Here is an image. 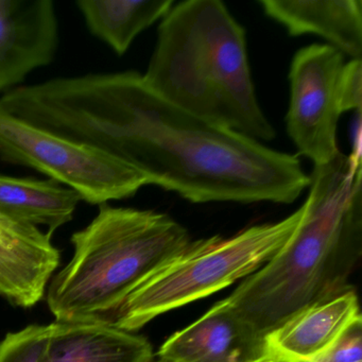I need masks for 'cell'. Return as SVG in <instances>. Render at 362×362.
I'll list each match as a JSON object with an SVG mask.
<instances>
[{"label":"cell","instance_id":"6da1fadb","mask_svg":"<svg viewBox=\"0 0 362 362\" xmlns=\"http://www.w3.org/2000/svg\"><path fill=\"white\" fill-rule=\"evenodd\" d=\"M13 113L132 167L192 203L291 204L309 185L298 156L216 126L158 96L137 71L24 86Z\"/></svg>","mask_w":362,"mask_h":362},{"label":"cell","instance_id":"7a4b0ae2","mask_svg":"<svg viewBox=\"0 0 362 362\" xmlns=\"http://www.w3.org/2000/svg\"><path fill=\"white\" fill-rule=\"evenodd\" d=\"M360 139V137H358ZM313 166L296 230L226 298L254 332L266 336L309 305L346 291L362 256L361 148Z\"/></svg>","mask_w":362,"mask_h":362},{"label":"cell","instance_id":"3957f363","mask_svg":"<svg viewBox=\"0 0 362 362\" xmlns=\"http://www.w3.org/2000/svg\"><path fill=\"white\" fill-rule=\"evenodd\" d=\"M143 79L158 96L205 122L260 143L274 139L256 97L245 28L220 0L173 6Z\"/></svg>","mask_w":362,"mask_h":362},{"label":"cell","instance_id":"277c9868","mask_svg":"<svg viewBox=\"0 0 362 362\" xmlns=\"http://www.w3.org/2000/svg\"><path fill=\"white\" fill-rule=\"evenodd\" d=\"M71 241L73 258L46 291L50 313L59 322L112 324L127 298L179 255L190 237L166 214L105 203Z\"/></svg>","mask_w":362,"mask_h":362},{"label":"cell","instance_id":"5b68a950","mask_svg":"<svg viewBox=\"0 0 362 362\" xmlns=\"http://www.w3.org/2000/svg\"><path fill=\"white\" fill-rule=\"evenodd\" d=\"M300 209L281 221L259 224L228 238L189 245L124 300L112 325L134 332L168 313L245 279L264 266L291 236Z\"/></svg>","mask_w":362,"mask_h":362},{"label":"cell","instance_id":"8992f818","mask_svg":"<svg viewBox=\"0 0 362 362\" xmlns=\"http://www.w3.org/2000/svg\"><path fill=\"white\" fill-rule=\"evenodd\" d=\"M0 160L29 167L101 205L134 196L147 180L132 167L8 112L0 103Z\"/></svg>","mask_w":362,"mask_h":362},{"label":"cell","instance_id":"52a82bcc","mask_svg":"<svg viewBox=\"0 0 362 362\" xmlns=\"http://www.w3.org/2000/svg\"><path fill=\"white\" fill-rule=\"evenodd\" d=\"M345 74L344 56L329 45L302 48L290 65L286 130L300 154L315 166L327 164L341 152L339 119L349 112Z\"/></svg>","mask_w":362,"mask_h":362},{"label":"cell","instance_id":"ba28073f","mask_svg":"<svg viewBox=\"0 0 362 362\" xmlns=\"http://www.w3.org/2000/svg\"><path fill=\"white\" fill-rule=\"evenodd\" d=\"M59 44L52 0H0V92L54 61Z\"/></svg>","mask_w":362,"mask_h":362},{"label":"cell","instance_id":"9c48e42d","mask_svg":"<svg viewBox=\"0 0 362 362\" xmlns=\"http://www.w3.org/2000/svg\"><path fill=\"white\" fill-rule=\"evenodd\" d=\"M167 362H264V338L236 315L226 298L173 334L158 353Z\"/></svg>","mask_w":362,"mask_h":362},{"label":"cell","instance_id":"30bf717a","mask_svg":"<svg viewBox=\"0 0 362 362\" xmlns=\"http://www.w3.org/2000/svg\"><path fill=\"white\" fill-rule=\"evenodd\" d=\"M60 258L50 233L0 215V296L10 304L41 302Z\"/></svg>","mask_w":362,"mask_h":362},{"label":"cell","instance_id":"8fae6325","mask_svg":"<svg viewBox=\"0 0 362 362\" xmlns=\"http://www.w3.org/2000/svg\"><path fill=\"white\" fill-rule=\"evenodd\" d=\"M359 319V300L353 287L334 298L309 305L264 336L267 359L315 361Z\"/></svg>","mask_w":362,"mask_h":362},{"label":"cell","instance_id":"7c38bea8","mask_svg":"<svg viewBox=\"0 0 362 362\" xmlns=\"http://www.w3.org/2000/svg\"><path fill=\"white\" fill-rule=\"evenodd\" d=\"M259 5L292 37L317 35L343 56L361 60L360 0H260Z\"/></svg>","mask_w":362,"mask_h":362},{"label":"cell","instance_id":"4fadbf2b","mask_svg":"<svg viewBox=\"0 0 362 362\" xmlns=\"http://www.w3.org/2000/svg\"><path fill=\"white\" fill-rule=\"evenodd\" d=\"M52 332L41 362H150L151 343L112 324L59 322Z\"/></svg>","mask_w":362,"mask_h":362},{"label":"cell","instance_id":"5bb4252c","mask_svg":"<svg viewBox=\"0 0 362 362\" xmlns=\"http://www.w3.org/2000/svg\"><path fill=\"white\" fill-rule=\"evenodd\" d=\"M81 201L77 192L52 180L0 175V215L45 226L50 234L73 220Z\"/></svg>","mask_w":362,"mask_h":362},{"label":"cell","instance_id":"9a60e30c","mask_svg":"<svg viewBox=\"0 0 362 362\" xmlns=\"http://www.w3.org/2000/svg\"><path fill=\"white\" fill-rule=\"evenodd\" d=\"M173 0H78L90 33L118 56L128 52L139 33L163 20Z\"/></svg>","mask_w":362,"mask_h":362},{"label":"cell","instance_id":"2e32d148","mask_svg":"<svg viewBox=\"0 0 362 362\" xmlns=\"http://www.w3.org/2000/svg\"><path fill=\"white\" fill-rule=\"evenodd\" d=\"M50 332V324H33L9 332L0 342V362H41Z\"/></svg>","mask_w":362,"mask_h":362},{"label":"cell","instance_id":"e0dca14e","mask_svg":"<svg viewBox=\"0 0 362 362\" xmlns=\"http://www.w3.org/2000/svg\"><path fill=\"white\" fill-rule=\"evenodd\" d=\"M361 319L354 322L334 346L313 362H362Z\"/></svg>","mask_w":362,"mask_h":362},{"label":"cell","instance_id":"ac0fdd59","mask_svg":"<svg viewBox=\"0 0 362 362\" xmlns=\"http://www.w3.org/2000/svg\"><path fill=\"white\" fill-rule=\"evenodd\" d=\"M150 362H167V361H164V360H160V359H158V360H152V361H150Z\"/></svg>","mask_w":362,"mask_h":362},{"label":"cell","instance_id":"d6986e66","mask_svg":"<svg viewBox=\"0 0 362 362\" xmlns=\"http://www.w3.org/2000/svg\"><path fill=\"white\" fill-rule=\"evenodd\" d=\"M264 362H272V361H264Z\"/></svg>","mask_w":362,"mask_h":362}]
</instances>
